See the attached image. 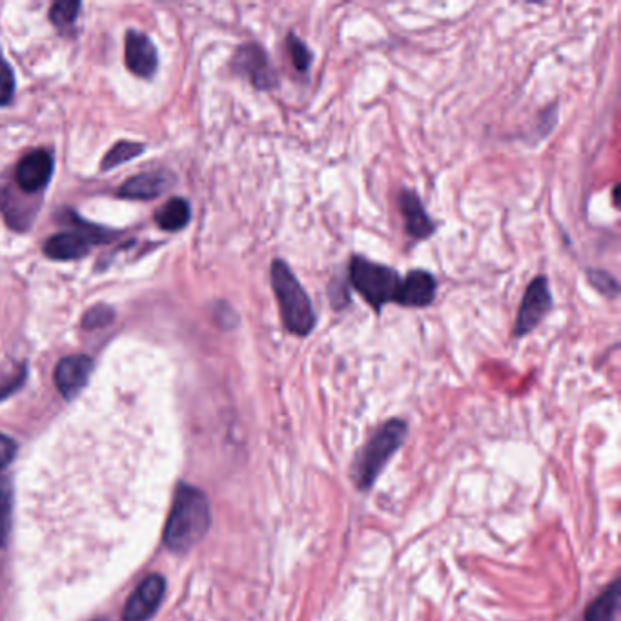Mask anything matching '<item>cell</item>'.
I'll list each match as a JSON object with an SVG mask.
<instances>
[{"mask_svg":"<svg viewBox=\"0 0 621 621\" xmlns=\"http://www.w3.org/2000/svg\"><path fill=\"white\" fill-rule=\"evenodd\" d=\"M11 512H13V490L10 479L0 474V547L6 545L10 536Z\"/></svg>","mask_w":621,"mask_h":621,"instance_id":"cell-18","label":"cell"},{"mask_svg":"<svg viewBox=\"0 0 621 621\" xmlns=\"http://www.w3.org/2000/svg\"><path fill=\"white\" fill-rule=\"evenodd\" d=\"M124 57H126L128 70L135 73L137 77L148 79L157 72V66H159L157 48L153 46L150 37L141 31L130 30L126 33Z\"/></svg>","mask_w":621,"mask_h":621,"instance_id":"cell-12","label":"cell"},{"mask_svg":"<svg viewBox=\"0 0 621 621\" xmlns=\"http://www.w3.org/2000/svg\"><path fill=\"white\" fill-rule=\"evenodd\" d=\"M192 219L190 203L183 197H174L155 214V221L164 232H179Z\"/></svg>","mask_w":621,"mask_h":621,"instance_id":"cell-15","label":"cell"},{"mask_svg":"<svg viewBox=\"0 0 621 621\" xmlns=\"http://www.w3.org/2000/svg\"><path fill=\"white\" fill-rule=\"evenodd\" d=\"M436 292L438 281L434 274L423 268L410 270L405 277H401L398 296L394 303L405 308H427L436 301Z\"/></svg>","mask_w":621,"mask_h":621,"instance_id":"cell-8","label":"cell"},{"mask_svg":"<svg viewBox=\"0 0 621 621\" xmlns=\"http://www.w3.org/2000/svg\"><path fill=\"white\" fill-rule=\"evenodd\" d=\"M113 317H115V312H113L110 306H95V308H92L90 312H86L84 317H82V328L97 330V328H102V326L110 325Z\"/></svg>","mask_w":621,"mask_h":621,"instance_id":"cell-22","label":"cell"},{"mask_svg":"<svg viewBox=\"0 0 621 621\" xmlns=\"http://www.w3.org/2000/svg\"><path fill=\"white\" fill-rule=\"evenodd\" d=\"M164 583L163 576L152 574L133 591L132 596L126 601L123 611V621H148L155 612L159 611V605L163 601Z\"/></svg>","mask_w":621,"mask_h":621,"instance_id":"cell-7","label":"cell"},{"mask_svg":"<svg viewBox=\"0 0 621 621\" xmlns=\"http://www.w3.org/2000/svg\"><path fill=\"white\" fill-rule=\"evenodd\" d=\"M399 212L405 217V232L414 241H427L436 234V224L428 215L419 195L408 188H401L398 194Z\"/></svg>","mask_w":621,"mask_h":621,"instance_id":"cell-11","label":"cell"},{"mask_svg":"<svg viewBox=\"0 0 621 621\" xmlns=\"http://www.w3.org/2000/svg\"><path fill=\"white\" fill-rule=\"evenodd\" d=\"M550 308H552V292L549 279L545 275H538L530 281L525 294L521 297L512 336L516 339L529 336L530 332H534L541 325Z\"/></svg>","mask_w":621,"mask_h":621,"instance_id":"cell-5","label":"cell"},{"mask_svg":"<svg viewBox=\"0 0 621 621\" xmlns=\"http://www.w3.org/2000/svg\"><path fill=\"white\" fill-rule=\"evenodd\" d=\"M15 95V75L10 64L0 59V106L8 104Z\"/></svg>","mask_w":621,"mask_h":621,"instance_id":"cell-23","label":"cell"},{"mask_svg":"<svg viewBox=\"0 0 621 621\" xmlns=\"http://www.w3.org/2000/svg\"><path fill=\"white\" fill-rule=\"evenodd\" d=\"M112 235L82 234V232H64L50 237L44 243V254L55 261H72L81 259L90 252L92 241H108Z\"/></svg>","mask_w":621,"mask_h":621,"instance_id":"cell-13","label":"cell"},{"mask_svg":"<svg viewBox=\"0 0 621 621\" xmlns=\"http://www.w3.org/2000/svg\"><path fill=\"white\" fill-rule=\"evenodd\" d=\"M285 48L288 51V57L292 61V66L296 68V72L306 73L312 64H314V53L306 46L305 41H301L294 31L288 33L286 37Z\"/></svg>","mask_w":621,"mask_h":621,"instance_id":"cell-17","label":"cell"},{"mask_svg":"<svg viewBox=\"0 0 621 621\" xmlns=\"http://www.w3.org/2000/svg\"><path fill=\"white\" fill-rule=\"evenodd\" d=\"M144 152V144L130 143V141H121V143L113 144L112 150L104 155L102 159V170H112L119 164L128 163L133 157L141 155Z\"/></svg>","mask_w":621,"mask_h":621,"instance_id":"cell-19","label":"cell"},{"mask_svg":"<svg viewBox=\"0 0 621 621\" xmlns=\"http://www.w3.org/2000/svg\"><path fill=\"white\" fill-rule=\"evenodd\" d=\"M618 607H620V587L618 581H614L609 589L601 592L600 596L589 605V609L585 611V621H616Z\"/></svg>","mask_w":621,"mask_h":621,"instance_id":"cell-16","label":"cell"},{"mask_svg":"<svg viewBox=\"0 0 621 621\" xmlns=\"http://www.w3.org/2000/svg\"><path fill=\"white\" fill-rule=\"evenodd\" d=\"M99 621H102V620H99Z\"/></svg>","mask_w":621,"mask_h":621,"instance_id":"cell-26","label":"cell"},{"mask_svg":"<svg viewBox=\"0 0 621 621\" xmlns=\"http://www.w3.org/2000/svg\"><path fill=\"white\" fill-rule=\"evenodd\" d=\"M17 452V445L13 439L0 434V472L10 465Z\"/></svg>","mask_w":621,"mask_h":621,"instance_id":"cell-25","label":"cell"},{"mask_svg":"<svg viewBox=\"0 0 621 621\" xmlns=\"http://www.w3.org/2000/svg\"><path fill=\"white\" fill-rule=\"evenodd\" d=\"M92 370L93 359L90 356L75 354V356L62 357L53 372L55 387L61 392L62 398H75L82 388L86 387Z\"/></svg>","mask_w":621,"mask_h":621,"instance_id":"cell-9","label":"cell"},{"mask_svg":"<svg viewBox=\"0 0 621 621\" xmlns=\"http://www.w3.org/2000/svg\"><path fill=\"white\" fill-rule=\"evenodd\" d=\"M172 184L170 174L164 172H150V174H141L137 177L128 179L126 183L119 188V195L123 199H133V201H148L155 199L163 194L164 190Z\"/></svg>","mask_w":621,"mask_h":621,"instance_id":"cell-14","label":"cell"},{"mask_svg":"<svg viewBox=\"0 0 621 621\" xmlns=\"http://www.w3.org/2000/svg\"><path fill=\"white\" fill-rule=\"evenodd\" d=\"M26 379V368L19 367L8 376H0V401L11 396L17 388H21Z\"/></svg>","mask_w":621,"mask_h":621,"instance_id":"cell-24","label":"cell"},{"mask_svg":"<svg viewBox=\"0 0 621 621\" xmlns=\"http://www.w3.org/2000/svg\"><path fill=\"white\" fill-rule=\"evenodd\" d=\"M53 174V157L46 150H35L22 157L15 170V181L22 192L35 194L46 188Z\"/></svg>","mask_w":621,"mask_h":621,"instance_id":"cell-10","label":"cell"},{"mask_svg":"<svg viewBox=\"0 0 621 621\" xmlns=\"http://www.w3.org/2000/svg\"><path fill=\"white\" fill-rule=\"evenodd\" d=\"M210 523V503L203 492L181 485L175 492L174 507L164 529V543L174 552L190 550L206 536Z\"/></svg>","mask_w":621,"mask_h":621,"instance_id":"cell-1","label":"cell"},{"mask_svg":"<svg viewBox=\"0 0 621 621\" xmlns=\"http://www.w3.org/2000/svg\"><path fill=\"white\" fill-rule=\"evenodd\" d=\"M270 285L283 326L297 337L310 336L316 328L317 316L305 286L283 259H274L270 265Z\"/></svg>","mask_w":621,"mask_h":621,"instance_id":"cell-2","label":"cell"},{"mask_svg":"<svg viewBox=\"0 0 621 621\" xmlns=\"http://www.w3.org/2000/svg\"><path fill=\"white\" fill-rule=\"evenodd\" d=\"M407 438V423L403 419H390L383 427L377 430L367 445L357 454L352 465V479L359 490H368L381 470L385 469L388 459L392 458L403 441Z\"/></svg>","mask_w":621,"mask_h":621,"instance_id":"cell-3","label":"cell"},{"mask_svg":"<svg viewBox=\"0 0 621 621\" xmlns=\"http://www.w3.org/2000/svg\"><path fill=\"white\" fill-rule=\"evenodd\" d=\"M81 11V4L73 2V0H64V2H55L51 6L50 21L59 28L66 30L70 28L73 22L77 21V15Z\"/></svg>","mask_w":621,"mask_h":621,"instance_id":"cell-20","label":"cell"},{"mask_svg":"<svg viewBox=\"0 0 621 621\" xmlns=\"http://www.w3.org/2000/svg\"><path fill=\"white\" fill-rule=\"evenodd\" d=\"M232 68L235 73L246 77L255 90L268 92L277 88L279 84L274 64L270 61L265 48L257 42H246L237 48Z\"/></svg>","mask_w":621,"mask_h":621,"instance_id":"cell-6","label":"cell"},{"mask_svg":"<svg viewBox=\"0 0 621 621\" xmlns=\"http://www.w3.org/2000/svg\"><path fill=\"white\" fill-rule=\"evenodd\" d=\"M348 279L357 294L376 312H381L383 306L396 301L401 283V275L394 268L374 263L363 255H354L350 259Z\"/></svg>","mask_w":621,"mask_h":621,"instance_id":"cell-4","label":"cell"},{"mask_svg":"<svg viewBox=\"0 0 621 621\" xmlns=\"http://www.w3.org/2000/svg\"><path fill=\"white\" fill-rule=\"evenodd\" d=\"M585 274H587L589 283L600 292L601 296L609 297V299L618 297L620 285H618V281L609 272L600 270V268H587Z\"/></svg>","mask_w":621,"mask_h":621,"instance_id":"cell-21","label":"cell"}]
</instances>
